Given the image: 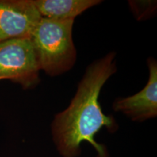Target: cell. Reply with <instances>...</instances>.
Returning <instances> with one entry per match:
<instances>
[{
    "mask_svg": "<svg viewBox=\"0 0 157 157\" xmlns=\"http://www.w3.org/2000/svg\"><path fill=\"white\" fill-rule=\"evenodd\" d=\"M149 78L146 85L135 95L117 98L113 109L127 115L133 121H143L157 115V62L148 60Z\"/></svg>",
    "mask_w": 157,
    "mask_h": 157,
    "instance_id": "5b68a950",
    "label": "cell"
},
{
    "mask_svg": "<svg viewBox=\"0 0 157 157\" xmlns=\"http://www.w3.org/2000/svg\"><path fill=\"white\" fill-rule=\"evenodd\" d=\"M129 5L137 20L148 18L154 14L156 10V2L155 1H129Z\"/></svg>",
    "mask_w": 157,
    "mask_h": 157,
    "instance_id": "52a82bcc",
    "label": "cell"
},
{
    "mask_svg": "<svg viewBox=\"0 0 157 157\" xmlns=\"http://www.w3.org/2000/svg\"><path fill=\"white\" fill-rule=\"evenodd\" d=\"M36 55L30 39H11L0 42V80H10L24 90L40 82Z\"/></svg>",
    "mask_w": 157,
    "mask_h": 157,
    "instance_id": "3957f363",
    "label": "cell"
},
{
    "mask_svg": "<svg viewBox=\"0 0 157 157\" xmlns=\"http://www.w3.org/2000/svg\"><path fill=\"white\" fill-rule=\"evenodd\" d=\"M116 71L115 52L94 61L86 69L70 105L55 117L53 139L63 157L79 156L84 140L93 145L98 157H109L105 147L96 142L95 135L103 127L111 132L118 129L114 118L104 114L98 101L102 87Z\"/></svg>",
    "mask_w": 157,
    "mask_h": 157,
    "instance_id": "6da1fadb",
    "label": "cell"
},
{
    "mask_svg": "<svg viewBox=\"0 0 157 157\" xmlns=\"http://www.w3.org/2000/svg\"><path fill=\"white\" fill-rule=\"evenodd\" d=\"M74 20L57 21L42 17L30 38L39 68L55 76L69 71L76 60L72 38Z\"/></svg>",
    "mask_w": 157,
    "mask_h": 157,
    "instance_id": "7a4b0ae2",
    "label": "cell"
},
{
    "mask_svg": "<svg viewBox=\"0 0 157 157\" xmlns=\"http://www.w3.org/2000/svg\"><path fill=\"white\" fill-rule=\"evenodd\" d=\"M41 17L57 21L74 20L100 0H33Z\"/></svg>",
    "mask_w": 157,
    "mask_h": 157,
    "instance_id": "8992f818",
    "label": "cell"
},
{
    "mask_svg": "<svg viewBox=\"0 0 157 157\" xmlns=\"http://www.w3.org/2000/svg\"><path fill=\"white\" fill-rule=\"evenodd\" d=\"M41 18L33 0H0V42L30 39Z\"/></svg>",
    "mask_w": 157,
    "mask_h": 157,
    "instance_id": "277c9868",
    "label": "cell"
}]
</instances>
